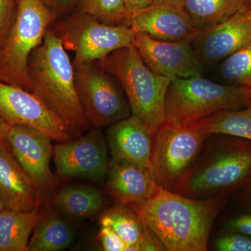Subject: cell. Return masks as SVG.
<instances>
[{
    "label": "cell",
    "mask_w": 251,
    "mask_h": 251,
    "mask_svg": "<svg viewBox=\"0 0 251 251\" xmlns=\"http://www.w3.org/2000/svg\"><path fill=\"white\" fill-rule=\"evenodd\" d=\"M229 196L195 199L160 188L153 197L127 204L168 251H205Z\"/></svg>",
    "instance_id": "cell-1"
},
{
    "label": "cell",
    "mask_w": 251,
    "mask_h": 251,
    "mask_svg": "<svg viewBox=\"0 0 251 251\" xmlns=\"http://www.w3.org/2000/svg\"><path fill=\"white\" fill-rule=\"evenodd\" d=\"M28 72L31 92L65 122L72 135L90 129L77 95L74 64L58 34L48 29L29 57Z\"/></svg>",
    "instance_id": "cell-2"
},
{
    "label": "cell",
    "mask_w": 251,
    "mask_h": 251,
    "mask_svg": "<svg viewBox=\"0 0 251 251\" xmlns=\"http://www.w3.org/2000/svg\"><path fill=\"white\" fill-rule=\"evenodd\" d=\"M251 178V141L211 135L177 193L195 199L227 197Z\"/></svg>",
    "instance_id": "cell-3"
},
{
    "label": "cell",
    "mask_w": 251,
    "mask_h": 251,
    "mask_svg": "<svg viewBox=\"0 0 251 251\" xmlns=\"http://www.w3.org/2000/svg\"><path fill=\"white\" fill-rule=\"evenodd\" d=\"M97 62L120 82L132 115L155 135L166 122L165 104L171 79L153 72L134 46L117 50Z\"/></svg>",
    "instance_id": "cell-4"
},
{
    "label": "cell",
    "mask_w": 251,
    "mask_h": 251,
    "mask_svg": "<svg viewBox=\"0 0 251 251\" xmlns=\"http://www.w3.org/2000/svg\"><path fill=\"white\" fill-rule=\"evenodd\" d=\"M251 105V89L216 83L201 75L172 79L166 97V122L187 126L216 112Z\"/></svg>",
    "instance_id": "cell-5"
},
{
    "label": "cell",
    "mask_w": 251,
    "mask_h": 251,
    "mask_svg": "<svg viewBox=\"0 0 251 251\" xmlns=\"http://www.w3.org/2000/svg\"><path fill=\"white\" fill-rule=\"evenodd\" d=\"M55 17L44 0H18L14 22L0 47V80L31 92L29 57Z\"/></svg>",
    "instance_id": "cell-6"
},
{
    "label": "cell",
    "mask_w": 251,
    "mask_h": 251,
    "mask_svg": "<svg viewBox=\"0 0 251 251\" xmlns=\"http://www.w3.org/2000/svg\"><path fill=\"white\" fill-rule=\"evenodd\" d=\"M211 135L197 125L165 122L154 135L151 164L160 187L176 193Z\"/></svg>",
    "instance_id": "cell-7"
},
{
    "label": "cell",
    "mask_w": 251,
    "mask_h": 251,
    "mask_svg": "<svg viewBox=\"0 0 251 251\" xmlns=\"http://www.w3.org/2000/svg\"><path fill=\"white\" fill-rule=\"evenodd\" d=\"M58 34L74 52V68L100 62L117 50L134 46V31L125 24H105L90 15H75L62 23Z\"/></svg>",
    "instance_id": "cell-8"
},
{
    "label": "cell",
    "mask_w": 251,
    "mask_h": 251,
    "mask_svg": "<svg viewBox=\"0 0 251 251\" xmlns=\"http://www.w3.org/2000/svg\"><path fill=\"white\" fill-rule=\"evenodd\" d=\"M74 69L77 95L91 126L100 129L130 116L129 103L113 75L95 62Z\"/></svg>",
    "instance_id": "cell-9"
},
{
    "label": "cell",
    "mask_w": 251,
    "mask_h": 251,
    "mask_svg": "<svg viewBox=\"0 0 251 251\" xmlns=\"http://www.w3.org/2000/svg\"><path fill=\"white\" fill-rule=\"evenodd\" d=\"M0 118L9 126L35 128L59 143L72 139V133L65 122L35 94L1 80Z\"/></svg>",
    "instance_id": "cell-10"
},
{
    "label": "cell",
    "mask_w": 251,
    "mask_h": 251,
    "mask_svg": "<svg viewBox=\"0 0 251 251\" xmlns=\"http://www.w3.org/2000/svg\"><path fill=\"white\" fill-rule=\"evenodd\" d=\"M106 138L99 128L76 139L53 147V159L59 176L100 181L108 175L110 161Z\"/></svg>",
    "instance_id": "cell-11"
},
{
    "label": "cell",
    "mask_w": 251,
    "mask_h": 251,
    "mask_svg": "<svg viewBox=\"0 0 251 251\" xmlns=\"http://www.w3.org/2000/svg\"><path fill=\"white\" fill-rule=\"evenodd\" d=\"M134 46L153 72L171 80L201 75L204 68L191 40L159 41L135 33Z\"/></svg>",
    "instance_id": "cell-12"
},
{
    "label": "cell",
    "mask_w": 251,
    "mask_h": 251,
    "mask_svg": "<svg viewBox=\"0 0 251 251\" xmlns=\"http://www.w3.org/2000/svg\"><path fill=\"white\" fill-rule=\"evenodd\" d=\"M51 138L26 126H10L7 140L11 151L36 187L50 191L57 179L50 169L53 147Z\"/></svg>",
    "instance_id": "cell-13"
},
{
    "label": "cell",
    "mask_w": 251,
    "mask_h": 251,
    "mask_svg": "<svg viewBox=\"0 0 251 251\" xmlns=\"http://www.w3.org/2000/svg\"><path fill=\"white\" fill-rule=\"evenodd\" d=\"M192 44L204 66L251 45V10L202 29Z\"/></svg>",
    "instance_id": "cell-14"
},
{
    "label": "cell",
    "mask_w": 251,
    "mask_h": 251,
    "mask_svg": "<svg viewBox=\"0 0 251 251\" xmlns=\"http://www.w3.org/2000/svg\"><path fill=\"white\" fill-rule=\"evenodd\" d=\"M125 25L135 33L164 41H192L202 30L182 6L163 4H152L130 15Z\"/></svg>",
    "instance_id": "cell-15"
},
{
    "label": "cell",
    "mask_w": 251,
    "mask_h": 251,
    "mask_svg": "<svg viewBox=\"0 0 251 251\" xmlns=\"http://www.w3.org/2000/svg\"><path fill=\"white\" fill-rule=\"evenodd\" d=\"M105 138L112 159L131 162L152 171L154 135L139 118L132 115L110 126Z\"/></svg>",
    "instance_id": "cell-16"
},
{
    "label": "cell",
    "mask_w": 251,
    "mask_h": 251,
    "mask_svg": "<svg viewBox=\"0 0 251 251\" xmlns=\"http://www.w3.org/2000/svg\"><path fill=\"white\" fill-rule=\"evenodd\" d=\"M107 176V193L123 205L150 199L161 188L151 170L124 160L111 159Z\"/></svg>",
    "instance_id": "cell-17"
},
{
    "label": "cell",
    "mask_w": 251,
    "mask_h": 251,
    "mask_svg": "<svg viewBox=\"0 0 251 251\" xmlns=\"http://www.w3.org/2000/svg\"><path fill=\"white\" fill-rule=\"evenodd\" d=\"M40 190L9 149L0 145V201L5 209L28 211L39 208Z\"/></svg>",
    "instance_id": "cell-18"
},
{
    "label": "cell",
    "mask_w": 251,
    "mask_h": 251,
    "mask_svg": "<svg viewBox=\"0 0 251 251\" xmlns=\"http://www.w3.org/2000/svg\"><path fill=\"white\" fill-rule=\"evenodd\" d=\"M43 214L39 208L23 211L4 209L0 212V251H27L31 232Z\"/></svg>",
    "instance_id": "cell-19"
},
{
    "label": "cell",
    "mask_w": 251,
    "mask_h": 251,
    "mask_svg": "<svg viewBox=\"0 0 251 251\" xmlns=\"http://www.w3.org/2000/svg\"><path fill=\"white\" fill-rule=\"evenodd\" d=\"M59 211L71 219H90L103 207V198L97 188L85 185H71L63 188L56 197Z\"/></svg>",
    "instance_id": "cell-20"
},
{
    "label": "cell",
    "mask_w": 251,
    "mask_h": 251,
    "mask_svg": "<svg viewBox=\"0 0 251 251\" xmlns=\"http://www.w3.org/2000/svg\"><path fill=\"white\" fill-rule=\"evenodd\" d=\"M182 7L201 29L251 10V0H185Z\"/></svg>",
    "instance_id": "cell-21"
},
{
    "label": "cell",
    "mask_w": 251,
    "mask_h": 251,
    "mask_svg": "<svg viewBox=\"0 0 251 251\" xmlns=\"http://www.w3.org/2000/svg\"><path fill=\"white\" fill-rule=\"evenodd\" d=\"M75 232L60 216H43L29 239V251H57L70 247Z\"/></svg>",
    "instance_id": "cell-22"
},
{
    "label": "cell",
    "mask_w": 251,
    "mask_h": 251,
    "mask_svg": "<svg viewBox=\"0 0 251 251\" xmlns=\"http://www.w3.org/2000/svg\"><path fill=\"white\" fill-rule=\"evenodd\" d=\"M100 224L112 227L126 244L128 251H139L147 227L128 206L117 204L107 209L100 216Z\"/></svg>",
    "instance_id": "cell-23"
},
{
    "label": "cell",
    "mask_w": 251,
    "mask_h": 251,
    "mask_svg": "<svg viewBox=\"0 0 251 251\" xmlns=\"http://www.w3.org/2000/svg\"><path fill=\"white\" fill-rule=\"evenodd\" d=\"M194 125L209 135H224L251 141V105L238 110H224Z\"/></svg>",
    "instance_id": "cell-24"
},
{
    "label": "cell",
    "mask_w": 251,
    "mask_h": 251,
    "mask_svg": "<svg viewBox=\"0 0 251 251\" xmlns=\"http://www.w3.org/2000/svg\"><path fill=\"white\" fill-rule=\"evenodd\" d=\"M219 223L218 232H234L251 237V196L240 192Z\"/></svg>",
    "instance_id": "cell-25"
},
{
    "label": "cell",
    "mask_w": 251,
    "mask_h": 251,
    "mask_svg": "<svg viewBox=\"0 0 251 251\" xmlns=\"http://www.w3.org/2000/svg\"><path fill=\"white\" fill-rule=\"evenodd\" d=\"M81 12L105 24H125L129 17L125 0H80Z\"/></svg>",
    "instance_id": "cell-26"
},
{
    "label": "cell",
    "mask_w": 251,
    "mask_h": 251,
    "mask_svg": "<svg viewBox=\"0 0 251 251\" xmlns=\"http://www.w3.org/2000/svg\"><path fill=\"white\" fill-rule=\"evenodd\" d=\"M221 74L223 77L236 85L251 89V45L225 59Z\"/></svg>",
    "instance_id": "cell-27"
},
{
    "label": "cell",
    "mask_w": 251,
    "mask_h": 251,
    "mask_svg": "<svg viewBox=\"0 0 251 251\" xmlns=\"http://www.w3.org/2000/svg\"><path fill=\"white\" fill-rule=\"evenodd\" d=\"M214 250L251 251V237L234 232H217L214 240Z\"/></svg>",
    "instance_id": "cell-28"
},
{
    "label": "cell",
    "mask_w": 251,
    "mask_h": 251,
    "mask_svg": "<svg viewBox=\"0 0 251 251\" xmlns=\"http://www.w3.org/2000/svg\"><path fill=\"white\" fill-rule=\"evenodd\" d=\"M18 0H0V47L14 22Z\"/></svg>",
    "instance_id": "cell-29"
},
{
    "label": "cell",
    "mask_w": 251,
    "mask_h": 251,
    "mask_svg": "<svg viewBox=\"0 0 251 251\" xmlns=\"http://www.w3.org/2000/svg\"><path fill=\"white\" fill-rule=\"evenodd\" d=\"M97 237L103 251H128V247L122 240V238L109 226H100Z\"/></svg>",
    "instance_id": "cell-30"
},
{
    "label": "cell",
    "mask_w": 251,
    "mask_h": 251,
    "mask_svg": "<svg viewBox=\"0 0 251 251\" xmlns=\"http://www.w3.org/2000/svg\"><path fill=\"white\" fill-rule=\"evenodd\" d=\"M166 251V248L154 232L147 227L146 232L139 246V251Z\"/></svg>",
    "instance_id": "cell-31"
},
{
    "label": "cell",
    "mask_w": 251,
    "mask_h": 251,
    "mask_svg": "<svg viewBox=\"0 0 251 251\" xmlns=\"http://www.w3.org/2000/svg\"><path fill=\"white\" fill-rule=\"evenodd\" d=\"M154 0H125L126 9L129 16L150 7Z\"/></svg>",
    "instance_id": "cell-32"
},
{
    "label": "cell",
    "mask_w": 251,
    "mask_h": 251,
    "mask_svg": "<svg viewBox=\"0 0 251 251\" xmlns=\"http://www.w3.org/2000/svg\"><path fill=\"white\" fill-rule=\"evenodd\" d=\"M9 128L10 126L0 118V145L9 150L10 147L8 143L7 136Z\"/></svg>",
    "instance_id": "cell-33"
},
{
    "label": "cell",
    "mask_w": 251,
    "mask_h": 251,
    "mask_svg": "<svg viewBox=\"0 0 251 251\" xmlns=\"http://www.w3.org/2000/svg\"><path fill=\"white\" fill-rule=\"evenodd\" d=\"M185 0H154L153 4L170 5V6H182Z\"/></svg>",
    "instance_id": "cell-34"
},
{
    "label": "cell",
    "mask_w": 251,
    "mask_h": 251,
    "mask_svg": "<svg viewBox=\"0 0 251 251\" xmlns=\"http://www.w3.org/2000/svg\"><path fill=\"white\" fill-rule=\"evenodd\" d=\"M241 192L246 193V194L251 195V178L249 181L244 185L241 189Z\"/></svg>",
    "instance_id": "cell-35"
},
{
    "label": "cell",
    "mask_w": 251,
    "mask_h": 251,
    "mask_svg": "<svg viewBox=\"0 0 251 251\" xmlns=\"http://www.w3.org/2000/svg\"><path fill=\"white\" fill-rule=\"evenodd\" d=\"M71 1H72V0H49V4L51 2H54L58 4H66Z\"/></svg>",
    "instance_id": "cell-36"
},
{
    "label": "cell",
    "mask_w": 251,
    "mask_h": 251,
    "mask_svg": "<svg viewBox=\"0 0 251 251\" xmlns=\"http://www.w3.org/2000/svg\"><path fill=\"white\" fill-rule=\"evenodd\" d=\"M5 209L4 204H2V202L0 201V212H1V211L4 210Z\"/></svg>",
    "instance_id": "cell-37"
},
{
    "label": "cell",
    "mask_w": 251,
    "mask_h": 251,
    "mask_svg": "<svg viewBox=\"0 0 251 251\" xmlns=\"http://www.w3.org/2000/svg\"><path fill=\"white\" fill-rule=\"evenodd\" d=\"M48 4H49V0H44Z\"/></svg>",
    "instance_id": "cell-38"
}]
</instances>
